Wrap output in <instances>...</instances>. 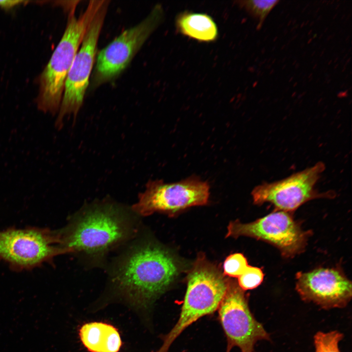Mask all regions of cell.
<instances>
[{"mask_svg": "<svg viewBox=\"0 0 352 352\" xmlns=\"http://www.w3.org/2000/svg\"><path fill=\"white\" fill-rule=\"evenodd\" d=\"M65 253L57 231L36 227L0 231V260L17 269L34 268Z\"/></svg>", "mask_w": 352, "mask_h": 352, "instance_id": "8", "label": "cell"}, {"mask_svg": "<svg viewBox=\"0 0 352 352\" xmlns=\"http://www.w3.org/2000/svg\"><path fill=\"white\" fill-rule=\"evenodd\" d=\"M79 335L84 345L90 352H118L122 345L116 329L102 322L84 325Z\"/></svg>", "mask_w": 352, "mask_h": 352, "instance_id": "13", "label": "cell"}, {"mask_svg": "<svg viewBox=\"0 0 352 352\" xmlns=\"http://www.w3.org/2000/svg\"><path fill=\"white\" fill-rule=\"evenodd\" d=\"M325 169V164L319 161L313 166L284 179L260 184L252 191L253 203L262 205L269 202L277 211L289 212L311 199L332 198L335 196L333 192L320 193L315 189L316 184Z\"/></svg>", "mask_w": 352, "mask_h": 352, "instance_id": "9", "label": "cell"}, {"mask_svg": "<svg viewBox=\"0 0 352 352\" xmlns=\"http://www.w3.org/2000/svg\"><path fill=\"white\" fill-rule=\"evenodd\" d=\"M309 235L302 230L288 212L277 211L250 223L231 221L226 237L247 236L276 247L285 258H292L304 250Z\"/></svg>", "mask_w": 352, "mask_h": 352, "instance_id": "11", "label": "cell"}, {"mask_svg": "<svg viewBox=\"0 0 352 352\" xmlns=\"http://www.w3.org/2000/svg\"><path fill=\"white\" fill-rule=\"evenodd\" d=\"M343 337L338 330L316 332L314 336L315 352H341L338 345Z\"/></svg>", "mask_w": 352, "mask_h": 352, "instance_id": "16", "label": "cell"}, {"mask_svg": "<svg viewBox=\"0 0 352 352\" xmlns=\"http://www.w3.org/2000/svg\"><path fill=\"white\" fill-rule=\"evenodd\" d=\"M226 352H227L226 351Z\"/></svg>", "mask_w": 352, "mask_h": 352, "instance_id": "20", "label": "cell"}, {"mask_svg": "<svg viewBox=\"0 0 352 352\" xmlns=\"http://www.w3.org/2000/svg\"><path fill=\"white\" fill-rule=\"evenodd\" d=\"M130 215L124 207L110 200L87 205L57 231L60 246L66 253L101 260L134 235L137 226Z\"/></svg>", "mask_w": 352, "mask_h": 352, "instance_id": "1", "label": "cell"}, {"mask_svg": "<svg viewBox=\"0 0 352 352\" xmlns=\"http://www.w3.org/2000/svg\"><path fill=\"white\" fill-rule=\"evenodd\" d=\"M24 2H25V1L17 0H0V8L8 10Z\"/></svg>", "mask_w": 352, "mask_h": 352, "instance_id": "19", "label": "cell"}, {"mask_svg": "<svg viewBox=\"0 0 352 352\" xmlns=\"http://www.w3.org/2000/svg\"><path fill=\"white\" fill-rule=\"evenodd\" d=\"M110 1L104 0L84 34L69 70L55 126L62 129L66 116L72 115L74 121L83 105L89 78L96 59L97 46Z\"/></svg>", "mask_w": 352, "mask_h": 352, "instance_id": "5", "label": "cell"}, {"mask_svg": "<svg viewBox=\"0 0 352 352\" xmlns=\"http://www.w3.org/2000/svg\"><path fill=\"white\" fill-rule=\"evenodd\" d=\"M176 30L181 34L200 42L215 41L219 35L214 19L205 13L185 11L176 18Z\"/></svg>", "mask_w": 352, "mask_h": 352, "instance_id": "14", "label": "cell"}, {"mask_svg": "<svg viewBox=\"0 0 352 352\" xmlns=\"http://www.w3.org/2000/svg\"><path fill=\"white\" fill-rule=\"evenodd\" d=\"M237 4L250 15L259 20L260 28L270 11L278 3L276 0H245L237 1Z\"/></svg>", "mask_w": 352, "mask_h": 352, "instance_id": "15", "label": "cell"}, {"mask_svg": "<svg viewBox=\"0 0 352 352\" xmlns=\"http://www.w3.org/2000/svg\"><path fill=\"white\" fill-rule=\"evenodd\" d=\"M218 309L227 337L226 351L237 347L241 352H254L258 341H270L269 333L251 313L244 291L236 282L229 280Z\"/></svg>", "mask_w": 352, "mask_h": 352, "instance_id": "10", "label": "cell"}, {"mask_svg": "<svg viewBox=\"0 0 352 352\" xmlns=\"http://www.w3.org/2000/svg\"><path fill=\"white\" fill-rule=\"evenodd\" d=\"M179 270L178 263L167 251L152 243L136 242L117 260L110 278L129 300L145 307L168 289Z\"/></svg>", "mask_w": 352, "mask_h": 352, "instance_id": "2", "label": "cell"}, {"mask_svg": "<svg viewBox=\"0 0 352 352\" xmlns=\"http://www.w3.org/2000/svg\"><path fill=\"white\" fill-rule=\"evenodd\" d=\"M238 284L244 291L253 289L263 282L264 273L261 268L248 265L238 278Z\"/></svg>", "mask_w": 352, "mask_h": 352, "instance_id": "18", "label": "cell"}, {"mask_svg": "<svg viewBox=\"0 0 352 352\" xmlns=\"http://www.w3.org/2000/svg\"><path fill=\"white\" fill-rule=\"evenodd\" d=\"M209 197L208 183L196 176L172 183L149 180L145 190L139 194L138 201L131 209L141 216L155 212L173 216L191 207L206 205Z\"/></svg>", "mask_w": 352, "mask_h": 352, "instance_id": "7", "label": "cell"}, {"mask_svg": "<svg viewBox=\"0 0 352 352\" xmlns=\"http://www.w3.org/2000/svg\"><path fill=\"white\" fill-rule=\"evenodd\" d=\"M246 258L241 253L230 255L224 261L223 274L229 277L238 278L248 266Z\"/></svg>", "mask_w": 352, "mask_h": 352, "instance_id": "17", "label": "cell"}, {"mask_svg": "<svg viewBox=\"0 0 352 352\" xmlns=\"http://www.w3.org/2000/svg\"><path fill=\"white\" fill-rule=\"evenodd\" d=\"M104 1H89L78 18L75 11L68 13L63 35L38 78L39 88L36 103L40 111L52 115L58 113L69 70L87 28Z\"/></svg>", "mask_w": 352, "mask_h": 352, "instance_id": "3", "label": "cell"}, {"mask_svg": "<svg viewBox=\"0 0 352 352\" xmlns=\"http://www.w3.org/2000/svg\"><path fill=\"white\" fill-rule=\"evenodd\" d=\"M163 18L161 5L156 4L142 22L124 31L101 50L96 58L92 86L98 87L119 76L159 25Z\"/></svg>", "mask_w": 352, "mask_h": 352, "instance_id": "6", "label": "cell"}, {"mask_svg": "<svg viewBox=\"0 0 352 352\" xmlns=\"http://www.w3.org/2000/svg\"><path fill=\"white\" fill-rule=\"evenodd\" d=\"M296 289L302 300L322 308H345L351 301L352 283L339 270L319 268L296 274Z\"/></svg>", "mask_w": 352, "mask_h": 352, "instance_id": "12", "label": "cell"}, {"mask_svg": "<svg viewBox=\"0 0 352 352\" xmlns=\"http://www.w3.org/2000/svg\"><path fill=\"white\" fill-rule=\"evenodd\" d=\"M229 280L203 253L198 254L187 276V286L177 322L163 338L156 352H168L174 341L190 325L218 309Z\"/></svg>", "mask_w": 352, "mask_h": 352, "instance_id": "4", "label": "cell"}]
</instances>
